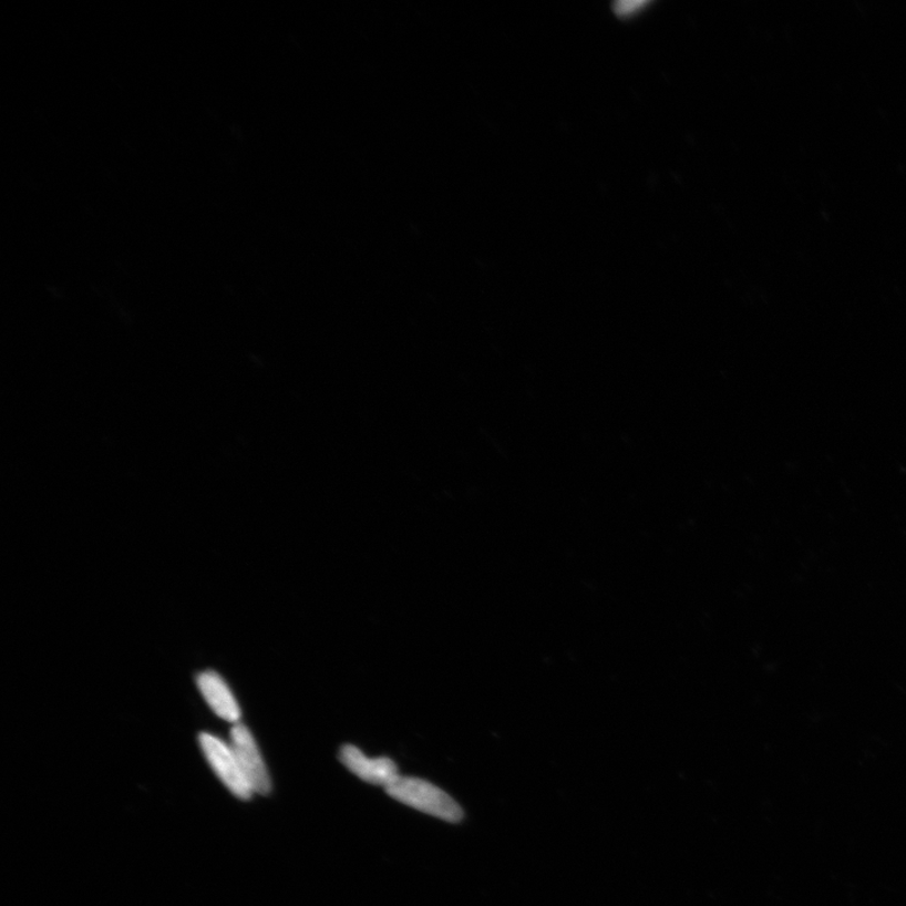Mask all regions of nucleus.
<instances>
[{
	"label": "nucleus",
	"mask_w": 906,
	"mask_h": 906,
	"mask_svg": "<svg viewBox=\"0 0 906 906\" xmlns=\"http://www.w3.org/2000/svg\"><path fill=\"white\" fill-rule=\"evenodd\" d=\"M199 743L212 770L226 787L240 800L251 799L254 792L240 770L234 748L208 733L199 735Z\"/></svg>",
	"instance_id": "nucleus-2"
},
{
	"label": "nucleus",
	"mask_w": 906,
	"mask_h": 906,
	"mask_svg": "<svg viewBox=\"0 0 906 906\" xmlns=\"http://www.w3.org/2000/svg\"><path fill=\"white\" fill-rule=\"evenodd\" d=\"M385 791L392 799L405 806L428 813L433 817L447 822H459L464 817V811L460 804L446 792L428 781L400 775L399 779L387 785Z\"/></svg>",
	"instance_id": "nucleus-1"
},
{
	"label": "nucleus",
	"mask_w": 906,
	"mask_h": 906,
	"mask_svg": "<svg viewBox=\"0 0 906 906\" xmlns=\"http://www.w3.org/2000/svg\"><path fill=\"white\" fill-rule=\"evenodd\" d=\"M340 761L347 769L359 776L367 783L375 785H390L393 781L399 779V769L390 758H377V760H369V758L354 745H344L341 748Z\"/></svg>",
	"instance_id": "nucleus-4"
},
{
	"label": "nucleus",
	"mask_w": 906,
	"mask_h": 906,
	"mask_svg": "<svg viewBox=\"0 0 906 906\" xmlns=\"http://www.w3.org/2000/svg\"><path fill=\"white\" fill-rule=\"evenodd\" d=\"M203 698L215 713L227 721H237L240 710L233 691L215 671L202 672L197 679Z\"/></svg>",
	"instance_id": "nucleus-5"
},
{
	"label": "nucleus",
	"mask_w": 906,
	"mask_h": 906,
	"mask_svg": "<svg viewBox=\"0 0 906 906\" xmlns=\"http://www.w3.org/2000/svg\"><path fill=\"white\" fill-rule=\"evenodd\" d=\"M230 747L234 748L240 770L254 793L267 794L271 791L270 774L262 760L260 749H258L255 738L248 728L236 724L230 732Z\"/></svg>",
	"instance_id": "nucleus-3"
}]
</instances>
